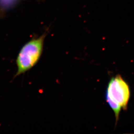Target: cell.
Returning <instances> with one entry per match:
<instances>
[{
	"label": "cell",
	"mask_w": 134,
	"mask_h": 134,
	"mask_svg": "<svg viewBox=\"0 0 134 134\" xmlns=\"http://www.w3.org/2000/svg\"><path fill=\"white\" fill-rule=\"evenodd\" d=\"M12 0H0V13L7 8V5Z\"/></svg>",
	"instance_id": "3957f363"
},
{
	"label": "cell",
	"mask_w": 134,
	"mask_h": 134,
	"mask_svg": "<svg viewBox=\"0 0 134 134\" xmlns=\"http://www.w3.org/2000/svg\"><path fill=\"white\" fill-rule=\"evenodd\" d=\"M130 97V91L128 83L121 76L116 75L109 81L106 90V98L115 115L117 122L121 109L126 110Z\"/></svg>",
	"instance_id": "7a4b0ae2"
},
{
	"label": "cell",
	"mask_w": 134,
	"mask_h": 134,
	"mask_svg": "<svg viewBox=\"0 0 134 134\" xmlns=\"http://www.w3.org/2000/svg\"><path fill=\"white\" fill-rule=\"evenodd\" d=\"M47 33L37 37H34L26 43L19 51L16 63L17 71L14 78L29 71L37 64L43 52Z\"/></svg>",
	"instance_id": "6da1fadb"
}]
</instances>
